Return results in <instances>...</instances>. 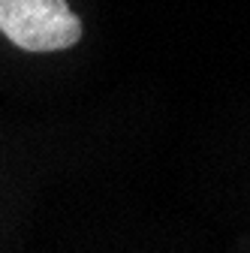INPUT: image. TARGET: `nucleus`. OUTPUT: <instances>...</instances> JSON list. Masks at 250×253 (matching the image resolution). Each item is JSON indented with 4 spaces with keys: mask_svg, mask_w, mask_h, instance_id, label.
Wrapping results in <instances>:
<instances>
[{
    "mask_svg": "<svg viewBox=\"0 0 250 253\" xmlns=\"http://www.w3.org/2000/svg\"><path fill=\"white\" fill-rule=\"evenodd\" d=\"M0 34L24 51H64L82 40L67 0H0Z\"/></svg>",
    "mask_w": 250,
    "mask_h": 253,
    "instance_id": "f257e3e1",
    "label": "nucleus"
}]
</instances>
